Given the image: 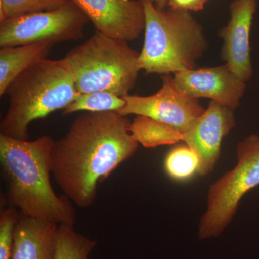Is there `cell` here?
<instances>
[{
	"label": "cell",
	"mask_w": 259,
	"mask_h": 259,
	"mask_svg": "<svg viewBox=\"0 0 259 259\" xmlns=\"http://www.w3.org/2000/svg\"><path fill=\"white\" fill-rule=\"evenodd\" d=\"M97 243L75 231L74 226L59 225L54 259H88Z\"/></svg>",
	"instance_id": "cell-16"
},
{
	"label": "cell",
	"mask_w": 259,
	"mask_h": 259,
	"mask_svg": "<svg viewBox=\"0 0 259 259\" xmlns=\"http://www.w3.org/2000/svg\"><path fill=\"white\" fill-rule=\"evenodd\" d=\"M234 110L211 101L195 124L185 134L184 142L199 158L197 173L206 176L212 171L221 156L223 140L236 127Z\"/></svg>",
	"instance_id": "cell-11"
},
{
	"label": "cell",
	"mask_w": 259,
	"mask_h": 259,
	"mask_svg": "<svg viewBox=\"0 0 259 259\" xmlns=\"http://www.w3.org/2000/svg\"><path fill=\"white\" fill-rule=\"evenodd\" d=\"M139 55L128 42L97 30L59 61L79 93L105 91L124 97L136 86Z\"/></svg>",
	"instance_id": "cell-5"
},
{
	"label": "cell",
	"mask_w": 259,
	"mask_h": 259,
	"mask_svg": "<svg viewBox=\"0 0 259 259\" xmlns=\"http://www.w3.org/2000/svg\"><path fill=\"white\" fill-rule=\"evenodd\" d=\"M256 8V0H234L231 5V19L219 32L223 40L221 58L225 64L246 83L253 74L250 34Z\"/></svg>",
	"instance_id": "cell-12"
},
{
	"label": "cell",
	"mask_w": 259,
	"mask_h": 259,
	"mask_svg": "<svg viewBox=\"0 0 259 259\" xmlns=\"http://www.w3.org/2000/svg\"><path fill=\"white\" fill-rule=\"evenodd\" d=\"M135 139L146 148L175 144L184 141L185 135L171 126L146 116L137 115L131 122Z\"/></svg>",
	"instance_id": "cell-15"
},
{
	"label": "cell",
	"mask_w": 259,
	"mask_h": 259,
	"mask_svg": "<svg viewBox=\"0 0 259 259\" xmlns=\"http://www.w3.org/2000/svg\"><path fill=\"white\" fill-rule=\"evenodd\" d=\"M68 0H0V21L59 8Z\"/></svg>",
	"instance_id": "cell-19"
},
{
	"label": "cell",
	"mask_w": 259,
	"mask_h": 259,
	"mask_svg": "<svg viewBox=\"0 0 259 259\" xmlns=\"http://www.w3.org/2000/svg\"><path fill=\"white\" fill-rule=\"evenodd\" d=\"M155 6L159 9L164 10L167 5L169 3V0H149Z\"/></svg>",
	"instance_id": "cell-22"
},
{
	"label": "cell",
	"mask_w": 259,
	"mask_h": 259,
	"mask_svg": "<svg viewBox=\"0 0 259 259\" xmlns=\"http://www.w3.org/2000/svg\"><path fill=\"white\" fill-rule=\"evenodd\" d=\"M131 125L117 112H85L55 141L53 177L64 195L81 208L95 203L99 184L137 151L139 144Z\"/></svg>",
	"instance_id": "cell-1"
},
{
	"label": "cell",
	"mask_w": 259,
	"mask_h": 259,
	"mask_svg": "<svg viewBox=\"0 0 259 259\" xmlns=\"http://www.w3.org/2000/svg\"><path fill=\"white\" fill-rule=\"evenodd\" d=\"M164 166L166 173L174 180H187L198 171L199 156L188 146H178L167 155Z\"/></svg>",
	"instance_id": "cell-18"
},
{
	"label": "cell",
	"mask_w": 259,
	"mask_h": 259,
	"mask_svg": "<svg viewBox=\"0 0 259 259\" xmlns=\"http://www.w3.org/2000/svg\"><path fill=\"white\" fill-rule=\"evenodd\" d=\"M89 19L71 0L54 9L0 21V47L75 41L82 38Z\"/></svg>",
	"instance_id": "cell-7"
},
{
	"label": "cell",
	"mask_w": 259,
	"mask_h": 259,
	"mask_svg": "<svg viewBox=\"0 0 259 259\" xmlns=\"http://www.w3.org/2000/svg\"><path fill=\"white\" fill-rule=\"evenodd\" d=\"M173 77L177 88L187 96L210 99L233 110L239 107L247 87L226 64L185 70Z\"/></svg>",
	"instance_id": "cell-9"
},
{
	"label": "cell",
	"mask_w": 259,
	"mask_h": 259,
	"mask_svg": "<svg viewBox=\"0 0 259 259\" xmlns=\"http://www.w3.org/2000/svg\"><path fill=\"white\" fill-rule=\"evenodd\" d=\"M54 143L50 136L28 141L0 134L5 199L25 217L74 226L76 212L71 200L58 196L51 183Z\"/></svg>",
	"instance_id": "cell-2"
},
{
	"label": "cell",
	"mask_w": 259,
	"mask_h": 259,
	"mask_svg": "<svg viewBox=\"0 0 259 259\" xmlns=\"http://www.w3.org/2000/svg\"><path fill=\"white\" fill-rule=\"evenodd\" d=\"M123 97L109 92H92L79 93L76 99L63 110L62 115L76 112H117L125 106Z\"/></svg>",
	"instance_id": "cell-17"
},
{
	"label": "cell",
	"mask_w": 259,
	"mask_h": 259,
	"mask_svg": "<svg viewBox=\"0 0 259 259\" xmlns=\"http://www.w3.org/2000/svg\"><path fill=\"white\" fill-rule=\"evenodd\" d=\"M208 0H169L171 9L197 12L204 9Z\"/></svg>",
	"instance_id": "cell-21"
},
{
	"label": "cell",
	"mask_w": 259,
	"mask_h": 259,
	"mask_svg": "<svg viewBox=\"0 0 259 259\" xmlns=\"http://www.w3.org/2000/svg\"><path fill=\"white\" fill-rule=\"evenodd\" d=\"M97 31L125 41L139 38L145 28L141 0H71Z\"/></svg>",
	"instance_id": "cell-10"
},
{
	"label": "cell",
	"mask_w": 259,
	"mask_h": 259,
	"mask_svg": "<svg viewBox=\"0 0 259 259\" xmlns=\"http://www.w3.org/2000/svg\"><path fill=\"white\" fill-rule=\"evenodd\" d=\"M79 94L59 60L37 61L19 75L7 90L9 105L0 123V134L28 140L32 122L64 110Z\"/></svg>",
	"instance_id": "cell-4"
},
{
	"label": "cell",
	"mask_w": 259,
	"mask_h": 259,
	"mask_svg": "<svg viewBox=\"0 0 259 259\" xmlns=\"http://www.w3.org/2000/svg\"><path fill=\"white\" fill-rule=\"evenodd\" d=\"M125 106L119 114L123 116H146L175 127L184 135L204 113L199 99L187 96L180 92L171 74L162 76V86L157 93L149 96L125 95Z\"/></svg>",
	"instance_id": "cell-8"
},
{
	"label": "cell",
	"mask_w": 259,
	"mask_h": 259,
	"mask_svg": "<svg viewBox=\"0 0 259 259\" xmlns=\"http://www.w3.org/2000/svg\"><path fill=\"white\" fill-rule=\"evenodd\" d=\"M59 225L20 214L11 259H54Z\"/></svg>",
	"instance_id": "cell-13"
},
{
	"label": "cell",
	"mask_w": 259,
	"mask_h": 259,
	"mask_svg": "<svg viewBox=\"0 0 259 259\" xmlns=\"http://www.w3.org/2000/svg\"><path fill=\"white\" fill-rule=\"evenodd\" d=\"M141 2L145 28L140 69L162 75L194 69L208 47L201 24L190 12L159 9L149 0Z\"/></svg>",
	"instance_id": "cell-3"
},
{
	"label": "cell",
	"mask_w": 259,
	"mask_h": 259,
	"mask_svg": "<svg viewBox=\"0 0 259 259\" xmlns=\"http://www.w3.org/2000/svg\"><path fill=\"white\" fill-rule=\"evenodd\" d=\"M237 164L209 187L207 209L199 221V239L221 236L248 191L259 185V136L250 134L236 147Z\"/></svg>",
	"instance_id": "cell-6"
},
{
	"label": "cell",
	"mask_w": 259,
	"mask_h": 259,
	"mask_svg": "<svg viewBox=\"0 0 259 259\" xmlns=\"http://www.w3.org/2000/svg\"><path fill=\"white\" fill-rule=\"evenodd\" d=\"M53 46L32 44L0 49V97L6 95L10 83L37 61L47 59Z\"/></svg>",
	"instance_id": "cell-14"
},
{
	"label": "cell",
	"mask_w": 259,
	"mask_h": 259,
	"mask_svg": "<svg viewBox=\"0 0 259 259\" xmlns=\"http://www.w3.org/2000/svg\"><path fill=\"white\" fill-rule=\"evenodd\" d=\"M20 214L15 207L3 209L0 214V259H11L14 245L15 228Z\"/></svg>",
	"instance_id": "cell-20"
}]
</instances>
